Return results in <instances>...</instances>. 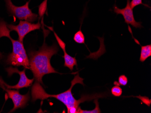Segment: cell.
<instances>
[{"mask_svg":"<svg viewBox=\"0 0 151 113\" xmlns=\"http://www.w3.org/2000/svg\"><path fill=\"white\" fill-rule=\"evenodd\" d=\"M54 35L55 36L56 39L58 43V45L60 46V48H62V49L66 48V44L64 42L61 40V39L58 36L57 34L55 32H54Z\"/></svg>","mask_w":151,"mask_h":113,"instance_id":"9a60e30c","label":"cell"},{"mask_svg":"<svg viewBox=\"0 0 151 113\" xmlns=\"http://www.w3.org/2000/svg\"><path fill=\"white\" fill-rule=\"evenodd\" d=\"M94 103L96 104V107L93 110H82L81 109L80 107H79L78 109V113H101V109L99 108V102H98V98H96L94 100Z\"/></svg>","mask_w":151,"mask_h":113,"instance_id":"8fae6325","label":"cell"},{"mask_svg":"<svg viewBox=\"0 0 151 113\" xmlns=\"http://www.w3.org/2000/svg\"><path fill=\"white\" fill-rule=\"evenodd\" d=\"M137 97L139 98V99H140L147 106H150V104H151V99H149V98L147 97H141L140 96H139V97Z\"/></svg>","mask_w":151,"mask_h":113,"instance_id":"e0dca14e","label":"cell"},{"mask_svg":"<svg viewBox=\"0 0 151 113\" xmlns=\"http://www.w3.org/2000/svg\"><path fill=\"white\" fill-rule=\"evenodd\" d=\"M46 35L45 34L44 43L39 50L30 51L29 53V70L32 71L36 81L43 85L42 78L45 75L52 73L60 74L52 66L50 63L51 57L57 54L59 48L56 43L51 46L47 45L45 41Z\"/></svg>","mask_w":151,"mask_h":113,"instance_id":"7a4b0ae2","label":"cell"},{"mask_svg":"<svg viewBox=\"0 0 151 113\" xmlns=\"http://www.w3.org/2000/svg\"><path fill=\"white\" fill-rule=\"evenodd\" d=\"M151 56V45L141 46L140 61L141 62H145L148 57Z\"/></svg>","mask_w":151,"mask_h":113,"instance_id":"30bf717a","label":"cell"},{"mask_svg":"<svg viewBox=\"0 0 151 113\" xmlns=\"http://www.w3.org/2000/svg\"><path fill=\"white\" fill-rule=\"evenodd\" d=\"M3 89L6 92L9 98L11 99L14 104V107L9 113H12L16 109L19 108H24L25 107L28 102L30 99L29 92L25 95H22L19 93V91L17 90H12L6 88L4 86H2Z\"/></svg>","mask_w":151,"mask_h":113,"instance_id":"52a82bcc","label":"cell"},{"mask_svg":"<svg viewBox=\"0 0 151 113\" xmlns=\"http://www.w3.org/2000/svg\"><path fill=\"white\" fill-rule=\"evenodd\" d=\"M118 83L120 86H125L128 82V78L124 75H121L119 77Z\"/></svg>","mask_w":151,"mask_h":113,"instance_id":"5bb4252c","label":"cell"},{"mask_svg":"<svg viewBox=\"0 0 151 113\" xmlns=\"http://www.w3.org/2000/svg\"><path fill=\"white\" fill-rule=\"evenodd\" d=\"M26 69L24 68L23 71H19L17 68H13L12 67H9L6 69V71L7 72L8 76H11L13 74H18L19 75L20 78L18 84L14 86H10L6 84L2 80L1 81L0 80V84L2 86H4L6 88L9 89H14L19 90L24 87H30L34 81V78L33 79H29L26 76L25 74V70Z\"/></svg>","mask_w":151,"mask_h":113,"instance_id":"5b68a950","label":"cell"},{"mask_svg":"<svg viewBox=\"0 0 151 113\" xmlns=\"http://www.w3.org/2000/svg\"><path fill=\"white\" fill-rule=\"evenodd\" d=\"M139 5H143L147 6H148L147 5L142 3V0H132V1L130 3V5L132 9Z\"/></svg>","mask_w":151,"mask_h":113,"instance_id":"2e32d148","label":"cell"},{"mask_svg":"<svg viewBox=\"0 0 151 113\" xmlns=\"http://www.w3.org/2000/svg\"><path fill=\"white\" fill-rule=\"evenodd\" d=\"M130 1L127 0L126 7L123 9H119L114 5V11L117 15H122L124 19L125 23L130 24L135 28H141L142 27L141 23L137 22L134 17L133 9L131 8L130 5Z\"/></svg>","mask_w":151,"mask_h":113,"instance_id":"ba28073f","label":"cell"},{"mask_svg":"<svg viewBox=\"0 0 151 113\" xmlns=\"http://www.w3.org/2000/svg\"><path fill=\"white\" fill-rule=\"evenodd\" d=\"M8 12L21 21L24 20L29 22L37 21L38 16L32 12L29 7V1L21 6H17L13 4L11 0H4Z\"/></svg>","mask_w":151,"mask_h":113,"instance_id":"277c9868","label":"cell"},{"mask_svg":"<svg viewBox=\"0 0 151 113\" xmlns=\"http://www.w3.org/2000/svg\"><path fill=\"white\" fill-rule=\"evenodd\" d=\"M111 94L114 97H119L121 96L123 92L122 89L118 85H115L111 90Z\"/></svg>","mask_w":151,"mask_h":113,"instance_id":"4fadbf2b","label":"cell"},{"mask_svg":"<svg viewBox=\"0 0 151 113\" xmlns=\"http://www.w3.org/2000/svg\"><path fill=\"white\" fill-rule=\"evenodd\" d=\"M83 78L80 77L79 74L76 75L73 79L71 82V86L70 88L67 91L60 94L57 95H50L47 94L45 91L42 86L40 82H35L32 87L31 89V95H32V100L33 102H35L37 99L44 100L48 98L52 97L58 99V101L64 104L67 109H69L72 107L78 108L80 104L86 101H91L94 99L104 97L106 94H96L92 95H83L81 96L80 99H76L73 96L72 92L73 87L76 84L80 83L84 85Z\"/></svg>","mask_w":151,"mask_h":113,"instance_id":"6da1fadb","label":"cell"},{"mask_svg":"<svg viewBox=\"0 0 151 113\" xmlns=\"http://www.w3.org/2000/svg\"><path fill=\"white\" fill-rule=\"evenodd\" d=\"M64 52V56H63L64 59V67H68L70 70L73 71L74 66L78 65L77 60L75 57H72L68 54L66 52V48L63 49Z\"/></svg>","mask_w":151,"mask_h":113,"instance_id":"9c48e42d","label":"cell"},{"mask_svg":"<svg viewBox=\"0 0 151 113\" xmlns=\"http://www.w3.org/2000/svg\"><path fill=\"white\" fill-rule=\"evenodd\" d=\"M10 31L7 27V23L3 19H0V38L5 37L9 38L12 44L13 50L7 57L6 63L16 66H23L29 70L28 56L24 49L23 42L13 39L10 35Z\"/></svg>","mask_w":151,"mask_h":113,"instance_id":"3957f363","label":"cell"},{"mask_svg":"<svg viewBox=\"0 0 151 113\" xmlns=\"http://www.w3.org/2000/svg\"><path fill=\"white\" fill-rule=\"evenodd\" d=\"M7 27L11 31H15L18 35L19 41L23 42L24 38L28 33L40 28L41 25L40 23H33L27 21H20L18 25L7 24Z\"/></svg>","mask_w":151,"mask_h":113,"instance_id":"8992f818","label":"cell"},{"mask_svg":"<svg viewBox=\"0 0 151 113\" xmlns=\"http://www.w3.org/2000/svg\"><path fill=\"white\" fill-rule=\"evenodd\" d=\"M73 39L75 42L78 44H85L84 35L82 33L81 29L76 33L73 37Z\"/></svg>","mask_w":151,"mask_h":113,"instance_id":"7c38bea8","label":"cell"}]
</instances>
